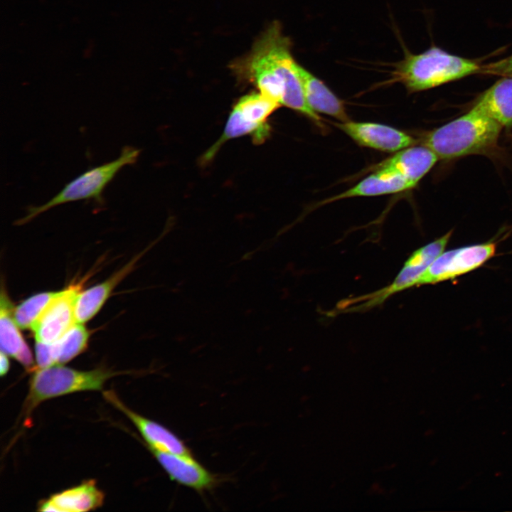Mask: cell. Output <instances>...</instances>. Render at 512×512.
Returning a JSON list of instances; mask_svg holds the SVG:
<instances>
[{"label":"cell","mask_w":512,"mask_h":512,"mask_svg":"<svg viewBox=\"0 0 512 512\" xmlns=\"http://www.w3.org/2000/svg\"><path fill=\"white\" fill-rule=\"evenodd\" d=\"M232 68L238 78L252 83L266 97L324 127L319 115L306 103L290 40L279 23H272L255 41L250 52L235 61Z\"/></svg>","instance_id":"6da1fadb"},{"label":"cell","mask_w":512,"mask_h":512,"mask_svg":"<svg viewBox=\"0 0 512 512\" xmlns=\"http://www.w3.org/2000/svg\"><path fill=\"white\" fill-rule=\"evenodd\" d=\"M502 126L476 107L429 132L423 145L439 159L485 154L496 146Z\"/></svg>","instance_id":"7a4b0ae2"},{"label":"cell","mask_w":512,"mask_h":512,"mask_svg":"<svg viewBox=\"0 0 512 512\" xmlns=\"http://www.w3.org/2000/svg\"><path fill=\"white\" fill-rule=\"evenodd\" d=\"M473 60L451 54L436 46L418 53H407L393 73V81L410 92H419L479 73Z\"/></svg>","instance_id":"3957f363"},{"label":"cell","mask_w":512,"mask_h":512,"mask_svg":"<svg viewBox=\"0 0 512 512\" xmlns=\"http://www.w3.org/2000/svg\"><path fill=\"white\" fill-rule=\"evenodd\" d=\"M453 230L414 250L405 261L393 282L380 289L341 299L326 316L334 317L342 314L361 313L382 305L392 296L417 287V282L433 261L444 250Z\"/></svg>","instance_id":"277c9868"},{"label":"cell","mask_w":512,"mask_h":512,"mask_svg":"<svg viewBox=\"0 0 512 512\" xmlns=\"http://www.w3.org/2000/svg\"><path fill=\"white\" fill-rule=\"evenodd\" d=\"M141 150L125 146L115 159L92 167L68 182L56 195L45 203L30 206L26 215L17 224H24L40 214L62 204L82 200L93 199L103 202L102 193L106 186L124 166L135 164Z\"/></svg>","instance_id":"5b68a950"},{"label":"cell","mask_w":512,"mask_h":512,"mask_svg":"<svg viewBox=\"0 0 512 512\" xmlns=\"http://www.w3.org/2000/svg\"><path fill=\"white\" fill-rule=\"evenodd\" d=\"M119 373L104 368L82 371L62 364L37 368L30 380L25 410L29 413L42 402L55 397L79 391L100 390L108 379Z\"/></svg>","instance_id":"8992f818"},{"label":"cell","mask_w":512,"mask_h":512,"mask_svg":"<svg viewBox=\"0 0 512 512\" xmlns=\"http://www.w3.org/2000/svg\"><path fill=\"white\" fill-rule=\"evenodd\" d=\"M496 244L487 242L442 252L417 282V287L454 279L471 272L493 257Z\"/></svg>","instance_id":"52a82bcc"},{"label":"cell","mask_w":512,"mask_h":512,"mask_svg":"<svg viewBox=\"0 0 512 512\" xmlns=\"http://www.w3.org/2000/svg\"><path fill=\"white\" fill-rule=\"evenodd\" d=\"M81 289L77 284L58 292L31 329L36 341L55 343L77 323L75 309Z\"/></svg>","instance_id":"ba28073f"},{"label":"cell","mask_w":512,"mask_h":512,"mask_svg":"<svg viewBox=\"0 0 512 512\" xmlns=\"http://www.w3.org/2000/svg\"><path fill=\"white\" fill-rule=\"evenodd\" d=\"M334 125L358 144L382 151L397 152L415 144L410 135L383 124L349 119Z\"/></svg>","instance_id":"9c48e42d"},{"label":"cell","mask_w":512,"mask_h":512,"mask_svg":"<svg viewBox=\"0 0 512 512\" xmlns=\"http://www.w3.org/2000/svg\"><path fill=\"white\" fill-rule=\"evenodd\" d=\"M149 450L169 476L178 484L198 492L213 488L217 478L193 457L183 456L153 448Z\"/></svg>","instance_id":"30bf717a"},{"label":"cell","mask_w":512,"mask_h":512,"mask_svg":"<svg viewBox=\"0 0 512 512\" xmlns=\"http://www.w3.org/2000/svg\"><path fill=\"white\" fill-rule=\"evenodd\" d=\"M104 396L133 422L148 444V447L162 452L193 457L191 451L184 442L166 427L133 412L126 407L113 392H105Z\"/></svg>","instance_id":"8fae6325"},{"label":"cell","mask_w":512,"mask_h":512,"mask_svg":"<svg viewBox=\"0 0 512 512\" xmlns=\"http://www.w3.org/2000/svg\"><path fill=\"white\" fill-rule=\"evenodd\" d=\"M438 159L426 146H411L397 151L379 164L376 169H388L400 174L414 188Z\"/></svg>","instance_id":"7c38bea8"},{"label":"cell","mask_w":512,"mask_h":512,"mask_svg":"<svg viewBox=\"0 0 512 512\" xmlns=\"http://www.w3.org/2000/svg\"><path fill=\"white\" fill-rule=\"evenodd\" d=\"M104 494L94 480L52 495L41 502L38 511L56 512H82L100 507Z\"/></svg>","instance_id":"4fadbf2b"},{"label":"cell","mask_w":512,"mask_h":512,"mask_svg":"<svg viewBox=\"0 0 512 512\" xmlns=\"http://www.w3.org/2000/svg\"><path fill=\"white\" fill-rule=\"evenodd\" d=\"M413 186L400 174L388 169H376L349 189L321 201L318 206L326 205L345 198L377 196L395 193L412 188Z\"/></svg>","instance_id":"5bb4252c"},{"label":"cell","mask_w":512,"mask_h":512,"mask_svg":"<svg viewBox=\"0 0 512 512\" xmlns=\"http://www.w3.org/2000/svg\"><path fill=\"white\" fill-rule=\"evenodd\" d=\"M14 309L6 292L2 287L0 299L1 351L14 358L26 368H36L29 346L14 319Z\"/></svg>","instance_id":"9a60e30c"},{"label":"cell","mask_w":512,"mask_h":512,"mask_svg":"<svg viewBox=\"0 0 512 512\" xmlns=\"http://www.w3.org/2000/svg\"><path fill=\"white\" fill-rule=\"evenodd\" d=\"M297 71L305 100L313 111L340 122L349 120L343 102L320 79L299 63Z\"/></svg>","instance_id":"2e32d148"},{"label":"cell","mask_w":512,"mask_h":512,"mask_svg":"<svg viewBox=\"0 0 512 512\" xmlns=\"http://www.w3.org/2000/svg\"><path fill=\"white\" fill-rule=\"evenodd\" d=\"M138 258L139 257L129 261L102 283L79 294L75 309L78 323L84 324L100 311L112 290L133 269Z\"/></svg>","instance_id":"e0dca14e"},{"label":"cell","mask_w":512,"mask_h":512,"mask_svg":"<svg viewBox=\"0 0 512 512\" xmlns=\"http://www.w3.org/2000/svg\"><path fill=\"white\" fill-rule=\"evenodd\" d=\"M474 107L502 127H512V78L502 77L482 93Z\"/></svg>","instance_id":"ac0fdd59"},{"label":"cell","mask_w":512,"mask_h":512,"mask_svg":"<svg viewBox=\"0 0 512 512\" xmlns=\"http://www.w3.org/2000/svg\"><path fill=\"white\" fill-rule=\"evenodd\" d=\"M90 333L82 323H75L58 341V363L65 364L83 352Z\"/></svg>","instance_id":"d6986e66"},{"label":"cell","mask_w":512,"mask_h":512,"mask_svg":"<svg viewBox=\"0 0 512 512\" xmlns=\"http://www.w3.org/2000/svg\"><path fill=\"white\" fill-rule=\"evenodd\" d=\"M58 292L36 294L23 301L14 309V319L21 329H31L41 314L56 296Z\"/></svg>","instance_id":"ffe728a7"},{"label":"cell","mask_w":512,"mask_h":512,"mask_svg":"<svg viewBox=\"0 0 512 512\" xmlns=\"http://www.w3.org/2000/svg\"><path fill=\"white\" fill-rule=\"evenodd\" d=\"M36 360L37 368H44L58 363L56 343H48L36 341Z\"/></svg>","instance_id":"44dd1931"},{"label":"cell","mask_w":512,"mask_h":512,"mask_svg":"<svg viewBox=\"0 0 512 512\" xmlns=\"http://www.w3.org/2000/svg\"><path fill=\"white\" fill-rule=\"evenodd\" d=\"M479 73L512 78V55L498 61L481 65Z\"/></svg>","instance_id":"7402d4cb"},{"label":"cell","mask_w":512,"mask_h":512,"mask_svg":"<svg viewBox=\"0 0 512 512\" xmlns=\"http://www.w3.org/2000/svg\"><path fill=\"white\" fill-rule=\"evenodd\" d=\"M10 367V363L8 358V355L1 351L0 356V375L4 376L9 371Z\"/></svg>","instance_id":"603a6c76"}]
</instances>
